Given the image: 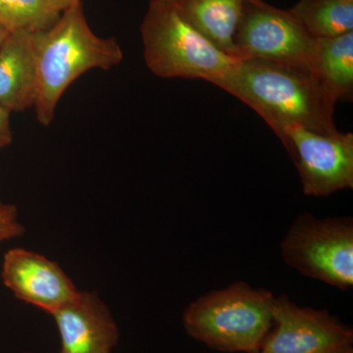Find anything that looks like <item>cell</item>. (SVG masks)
<instances>
[{
    "label": "cell",
    "mask_w": 353,
    "mask_h": 353,
    "mask_svg": "<svg viewBox=\"0 0 353 353\" xmlns=\"http://www.w3.org/2000/svg\"><path fill=\"white\" fill-rule=\"evenodd\" d=\"M216 85L259 114L275 134L288 125L320 134L338 132L334 121L336 101L305 70L241 60Z\"/></svg>",
    "instance_id": "obj_1"
},
{
    "label": "cell",
    "mask_w": 353,
    "mask_h": 353,
    "mask_svg": "<svg viewBox=\"0 0 353 353\" xmlns=\"http://www.w3.org/2000/svg\"><path fill=\"white\" fill-rule=\"evenodd\" d=\"M37 94L34 108L43 126H50L65 90L92 69L109 70L124 59L114 38L97 36L90 29L83 3L64 10L50 29L34 32Z\"/></svg>",
    "instance_id": "obj_2"
},
{
    "label": "cell",
    "mask_w": 353,
    "mask_h": 353,
    "mask_svg": "<svg viewBox=\"0 0 353 353\" xmlns=\"http://www.w3.org/2000/svg\"><path fill=\"white\" fill-rule=\"evenodd\" d=\"M275 296L243 281L197 297L183 313L190 338L221 352L259 353L273 327Z\"/></svg>",
    "instance_id": "obj_3"
},
{
    "label": "cell",
    "mask_w": 353,
    "mask_h": 353,
    "mask_svg": "<svg viewBox=\"0 0 353 353\" xmlns=\"http://www.w3.org/2000/svg\"><path fill=\"white\" fill-rule=\"evenodd\" d=\"M141 32L146 66L160 78L197 79L216 85L241 61L192 27L175 0H150Z\"/></svg>",
    "instance_id": "obj_4"
},
{
    "label": "cell",
    "mask_w": 353,
    "mask_h": 353,
    "mask_svg": "<svg viewBox=\"0 0 353 353\" xmlns=\"http://www.w3.org/2000/svg\"><path fill=\"white\" fill-rule=\"evenodd\" d=\"M283 261L304 277L341 290L353 287V219L296 216L280 243Z\"/></svg>",
    "instance_id": "obj_5"
},
{
    "label": "cell",
    "mask_w": 353,
    "mask_h": 353,
    "mask_svg": "<svg viewBox=\"0 0 353 353\" xmlns=\"http://www.w3.org/2000/svg\"><path fill=\"white\" fill-rule=\"evenodd\" d=\"M314 39L290 10L248 0L234 43L239 60H263L308 71Z\"/></svg>",
    "instance_id": "obj_6"
},
{
    "label": "cell",
    "mask_w": 353,
    "mask_h": 353,
    "mask_svg": "<svg viewBox=\"0 0 353 353\" xmlns=\"http://www.w3.org/2000/svg\"><path fill=\"white\" fill-rule=\"evenodd\" d=\"M278 138L296 166L305 196L326 197L353 189V134H320L288 125Z\"/></svg>",
    "instance_id": "obj_7"
},
{
    "label": "cell",
    "mask_w": 353,
    "mask_h": 353,
    "mask_svg": "<svg viewBox=\"0 0 353 353\" xmlns=\"http://www.w3.org/2000/svg\"><path fill=\"white\" fill-rule=\"evenodd\" d=\"M273 327L259 353H347L353 331L326 309L297 305L287 294L274 299Z\"/></svg>",
    "instance_id": "obj_8"
},
{
    "label": "cell",
    "mask_w": 353,
    "mask_h": 353,
    "mask_svg": "<svg viewBox=\"0 0 353 353\" xmlns=\"http://www.w3.org/2000/svg\"><path fill=\"white\" fill-rule=\"evenodd\" d=\"M1 278L18 299L48 314L79 292L59 264L25 248L7 250L2 262Z\"/></svg>",
    "instance_id": "obj_9"
},
{
    "label": "cell",
    "mask_w": 353,
    "mask_h": 353,
    "mask_svg": "<svg viewBox=\"0 0 353 353\" xmlns=\"http://www.w3.org/2000/svg\"><path fill=\"white\" fill-rule=\"evenodd\" d=\"M50 315L61 339L60 353H111L119 341L117 324L97 292L79 290Z\"/></svg>",
    "instance_id": "obj_10"
},
{
    "label": "cell",
    "mask_w": 353,
    "mask_h": 353,
    "mask_svg": "<svg viewBox=\"0 0 353 353\" xmlns=\"http://www.w3.org/2000/svg\"><path fill=\"white\" fill-rule=\"evenodd\" d=\"M37 94L34 32H11L0 46V106L7 110L34 108Z\"/></svg>",
    "instance_id": "obj_11"
},
{
    "label": "cell",
    "mask_w": 353,
    "mask_h": 353,
    "mask_svg": "<svg viewBox=\"0 0 353 353\" xmlns=\"http://www.w3.org/2000/svg\"><path fill=\"white\" fill-rule=\"evenodd\" d=\"M248 0H175L183 18L230 57H236L234 36ZM238 59V58H236Z\"/></svg>",
    "instance_id": "obj_12"
},
{
    "label": "cell",
    "mask_w": 353,
    "mask_h": 353,
    "mask_svg": "<svg viewBox=\"0 0 353 353\" xmlns=\"http://www.w3.org/2000/svg\"><path fill=\"white\" fill-rule=\"evenodd\" d=\"M309 73L338 101H352L353 32L315 39Z\"/></svg>",
    "instance_id": "obj_13"
},
{
    "label": "cell",
    "mask_w": 353,
    "mask_h": 353,
    "mask_svg": "<svg viewBox=\"0 0 353 353\" xmlns=\"http://www.w3.org/2000/svg\"><path fill=\"white\" fill-rule=\"evenodd\" d=\"M290 11L312 39L353 31V0H299Z\"/></svg>",
    "instance_id": "obj_14"
},
{
    "label": "cell",
    "mask_w": 353,
    "mask_h": 353,
    "mask_svg": "<svg viewBox=\"0 0 353 353\" xmlns=\"http://www.w3.org/2000/svg\"><path fill=\"white\" fill-rule=\"evenodd\" d=\"M61 13L50 0H0V24L9 32H41L50 29Z\"/></svg>",
    "instance_id": "obj_15"
},
{
    "label": "cell",
    "mask_w": 353,
    "mask_h": 353,
    "mask_svg": "<svg viewBox=\"0 0 353 353\" xmlns=\"http://www.w3.org/2000/svg\"><path fill=\"white\" fill-rule=\"evenodd\" d=\"M24 233L25 227L20 222L17 208L0 201V243L18 238Z\"/></svg>",
    "instance_id": "obj_16"
},
{
    "label": "cell",
    "mask_w": 353,
    "mask_h": 353,
    "mask_svg": "<svg viewBox=\"0 0 353 353\" xmlns=\"http://www.w3.org/2000/svg\"><path fill=\"white\" fill-rule=\"evenodd\" d=\"M10 113V111L0 106V148H6L12 141Z\"/></svg>",
    "instance_id": "obj_17"
},
{
    "label": "cell",
    "mask_w": 353,
    "mask_h": 353,
    "mask_svg": "<svg viewBox=\"0 0 353 353\" xmlns=\"http://www.w3.org/2000/svg\"><path fill=\"white\" fill-rule=\"evenodd\" d=\"M79 1H81V0H50L53 8L60 13L63 12L64 10L74 6V4L78 3Z\"/></svg>",
    "instance_id": "obj_18"
},
{
    "label": "cell",
    "mask_w": 353,
    "mask_h": 353,
    "mask_svg": "<svg viewBox=\"0 0 353 353\" xmlns=\"http://www.w3.org/2000/svg\"><path fill=\"white\" fill-rule=\"evenodd\" d=\"M9 34H10V32H9L4 26L0 24V46L6 41Z\"/></svg>",
    "instance_id": "obj_19"
},
{
    "label": "cell",
    "mask_w": 353,
    "mask_h": 353,
    "mask_svg": "<svg viewBox=\"0 0 353 353\" xmlns=\"http://www.w3.org/2000/svg\"><path fill=\"white\" fill-rule=\"evenodd\" d=\"M347 353H353V350H350V352H348Z\"/></svg>",
    "instance_id": "obj_20"
}]
</instances>
